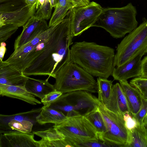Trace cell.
<instances>
[{"label": "cell", "mask_w": 147, "mask_h": 147, "mask_svg": "<svg viewBox=\"0 0 147 147\" xmlns=\"http://www.w3.org/2000/svg\"><path fill=\"white\" fill-rule=\"evenodd\" d=\"M144 119H147V113L146 115L145 116V117Z\"/></svg>", "instance_id": "obj_39"}, {"label": "cell", "mask_w": 147, "mask_h": 147, "mask_svg": "<svg viewBox=\"0 0 147 147\" xmlns=\"http://www.w3.org/2000/svg\"><path fill=\"white\" fill-rule=\"evenodd\" d=\"M128 132V140L126 147H147V131L143 124L138 123L136 126Z\"/></svg>", "instance_id": "obj_20"}, {"label": "cell", "mask_w": 147, "mask_h": 147, "mask_svg": "<svg viewBox=\"0 0 147 147\" xmlns=\"http://www.w3.org/2000/svg\"><path fill=\"white\" fill-rule=\"evenodd\" d=\"M36 5L26 0H0V27L7 24L23 27L35 14Z\"/></svg>", "instance_id": "obj_9"}, {"label": "cell", "mask_w": 147, "mask_h": 147, "mask_svg": "<svg viewBox=\"0 0 147 147\" xmlns=\"http://www.w3.org/2000/svg\"><path fill=\"white\" fill-rule=\"evenodd\" d=\"M63 93L56 89L46 94L41 100V102L45 107H49L53 102L56 101Z\"/></svg>", "instance_id": "obj_29"}, {"label": "cell", "mask_w": 147, "mask_h": 147, "mask_svg": "<svg viewBox=\"0 0 147 147\" xmlns=\"http://www.w3.org/2000/svg\"><path fill=\"white\" fill-rule=\"evenodd\" d=\"M27 76L7 63L0 61V85L24 86Z\"/></svg>", "instance_id": "obj_15"}, {"label": "cell", "mask_w": 147, "mask_h": 147, "mask_svg": "<svg viewBox=\"0 0 147 147\" xmlns=\"http://www.w3.org/2000/svg\"><path fill=\"white\" fill-rule=\"evenodd\" d=\"M98 108L105 122L106 132L99 140L109 147H126L129 138L123 117L108 110L99 101Z\"/></svg>", "instance_id": "obj_8"}, {"label": "cell", "mask_w": 147, "mask_h": 147, "mask_svg": "<svg viewBox=\"0 0 147 147\" xmlns=\"http://www.w3.org/2000/svg\"><path fill=\"white\" fill-rule=\"evenodd\" d=\"M146 53V51H143L121 66L115 67L111 75L114 80L119 81L139 77L141 72V59Z\"/></svg>", "instance_id": "obj_12"}, {"label": "cell", "mask_w": 147, "mask_h": 147, "mask_svg": "<svg viewBox=\"0 0 147 147\" xmlns=\"http://www.w3.org/2000/svg\"><path fill=\"white\" fill-rule=\"evenodd\" d=\"M129 83L140 92L143 98L147 100V79L140 77L134 78Z\"/></svg>", "instance_id": "obj_26"}, {"label": "cell", "mask_w": 147, "mask_h": 147, "mask_svg": "<svg viewBox=\"0 0 147 147\" xmlns=\"http://www.w3.org/2000/svg\"><path fill=\"white\" fill-rule=\"evenodd\" d=\"M21 33L15 40L14 49L24 45L33 36H35L49 28L45 20L35 15L23 26Z\"/></svg>", "instance_id": "obj_11"}, {"label": "cell", "mask_w": 147, "mask_h": 147, "mask_svg": "<svg viewBox=\"0 0 147 147\" xmlns=\"http://www.w3.org/2000/svg\"><path fill=\"white\" fill-rule=\"evenodd\" d=\"M139 77L147 79V56L142 60L141 75Z\"/></svg>", "instance_id": "obj_33"}, {"label": "cell", "mask_w": 147, "mask_h": 147, "mask_svg": "<svg viewBox=\"0 0 147 147\" xmlns=\"http://www.w3.org/2000/svg\"><path fill=\"white\" fill-rule=\"evenodd\" d=\"M19 27L15 25L5 24L0 27V42H5L18 30Z\"/></svg>", "instance_id": "obj_27"}, {"label": "cell", "mask_w": 147, "mask_h": 147, "mask_svg": "<svg viewBox=\"0 0 147 147\" xmlns=\"http://www.w3.org/2000/svg\"><path fill=\"white\" fill-rule=\"evenodd\" d=\"M25 86L29 93L41 100L46 94L56 90L54 85L48 82V78L45 80H42L28 76Z\"/></svg>", "instance_id": "obj_18"}, {"label": "cell", "mask_w": 147, "mask_h": 147, "mask_svg": "<svg viewBox=\"0 0 147 147\" xmlns=\"http://www.w3.org/2000/svg\"><path fill=\"white\" fill-rule=\"evenodd\" d=\"M73 36L71 32L69 12L61 22L57 24L46 41L41 54L23 72L31 76H47L54 78V72L66 57L73 44Z\"/></svg>", "instance_id": "obj_1"}, {"label": "cell", "mask_w": 147, "mask_h": 147, "mask_svg": "<svg viewBox=\"0 0 147 147\" xmlns=\"http://www.w3.org/2000/svg\"><path fill=\"white\" fill-rule=\"evenodd\" d=\"M114 49L93 42H75L70 49L71 60L93 76L108 78L115 67Z\"/></svg>", "instance_id": "obj_2"}, {"label": "cell", "mask_w": 147, "mask_h": 147, "mask_svg": "<svg viewBox=\"0 0 147 147\" xmlns=\"http://www.w3.org/2000/svg\"><path fill=\"white\" fill-rule=\"evenodd\" d=\"M136 7L131 3L121 7L103 8L92 27L102 28L113 38L123 37L138 26Z\"/></svg>", "instance_id": "obj_4"}, {"label": "cell", "mask_w": 147, "mask_h": 147, "mask_svg": "<svg viewBox=\"0 0 147 147\" xmlns=\"http://www.w3.org/2000/svg\"><path fill=\"white\" fill-rule=\"evenodd\" d=\"M53 127L65 136L67 147H76L81 143L99 140L95 128L83 115L68 117Z\"/></svg>", "instance_id": "obj_5"}, {"label": "cell", "mask_w": 147, "mask_h": 147, "mask_svg": "<svg viewBox=\"0 0 147 147\" xmlns=\"http://www.w3.org/2000/svg\"><path fill=\"white\" fill-rule=\"evenodd\" d=\"M54 8V11L49 22V28L62 21L71 9L69 7H62L57 5H56Z\"/></svg>", "instance_id": "obj_23"}, {"label": "cell", "mask_w": 147, "mask_h": 147, "mask_svg": "<svg viewBox=\"0 0 147 147\" xmlns=\"http://www.w3.org/2000/svg\"><path fill=\"white\" fill-rule=\"evenodd\" d=\"M70 51L55 71V88L63 94L81 90L97 92L96 81L92 76L71 60Z\"/></svg>", "instance_id": "obj_3"}, {"label": "cell", "mask_w": 147, "mask_h": 147, "mask_svg": "<svg viewBox=\"0 0 147 147\" xmlns=\"http://www.w3.org/2000/svg\"><path fill=\"white\" fill-rule=\"evenodd\" d=\"M28 3L30 5L33 6L36 5L38 0H26Z\"/></svg>", "instance_id": "obj_36"}, {"label": "cell", "mask_w": 147, "mask_h": 147, "mask_svg": "<svg viewBox=\"0 0 147 147\" xmlns=\"http://www.w3.org/2000/svg\"><path fill=\"white\" fill-rule=\"evenodd\" d=\"M45 1V0H38L36 5V10L38 7L39 5L40 4L41 5H42L44 3Z\"/></svg>", "instance_id": "obj_37"}, {"label": "cell", "mask_w": 147, "mask_h": 147, "mask_svg": "<svg viewBox=\"0 0 147 147\" xmlns=\"http://www.w3.org/2000/svg\"><path fill=\"white\" fill-rule=\"evenodd\" d=\"M84 116L94 127L97 133L98 138L106 132L107 128L106 125L98 110V106L87 112Z\"/></svg>", "instance_id": "obj_22"}, {"label": "cell", "mask_w": 147, "mask_h": 147, "mask_svg": "<svg viewBox=\"0 0 147 147\" xmlns=\"http://www.w3.org/2000/svg\"><path fill=\"white\" fill-rule=\"evenodd\" d=\"M147 49V19L125 36L117 46L114 60L121 66Z\"/></svg>", "instance_id": "obj_7"}, {"label": "cell", "mask_w": 147, "mask_h": 147, "mask_svg": "<svg viewBox=\"0 0 147 147\" xmlns=\"http://www.w3.org/2000/svg\"><path fill=\"white\" fill-rule=\"evenodd\" d=\"M7 51L5 46L0 45V60L3 61L5 53Z\"/></svg>", "instance_id": "obj_35"}, {"label": "cell", "mask_w": 147, "mask_h": 147, "mask_svg": "<svg viewBox=\"0 0 147 147\" xmlns=\"http://www.w3.org/2000/svg\"><path fill=\"white\" fill-rule=\"evenodd\" d=\"M146 53H147V49H146Z\"/></svg>", "instance_id": "obj_40"}, {"label": "cell", "mask_w": 147, "mask_h": 147, "mask_svg": "<svg viewBox=\"0 0 147 147\" xmlns=\"http://www.w3.org/2000/svg\"><path fill=\"white\" fill-rule=\"evenodd\" d=\"M143 125L147 131V119H144L143 122Z\"/></svg>", "instance_id": "obj_38"}, {"label": "cell", "mask_w": 147, "mask_h": 147, "mask_svg": "<svg viewBox=\"0 0 147 147\" xmlns=\"http://www.w3.org/2000/svg\"><path fill=\"white\" fill-rule=\"evenodd\" d=\"M105 106L108 110L123 117L126 113L133 117L119 83L113 85L109 100Z\"/></svg>", "instance_id": "obj_14"}, {"label": "cell", "mask_w": 147, "mask_h": 147, "mask_svg": "<svg viewBox=\"0 0 147 147\" xmlns=\"http://www.w3.org/2000/svg\"><path fill=\"white\" fill-rule=\"evenodd\" d=\"M52 9L50 1L45 2L42 5H39L35 15L42 19L48 20L51 16Z\"/></svg>", "instance_id": "obj_28"}, {"label": "cell", "mask_w": 147, "mask_h": 147, "mask_svg": "<svg viewBox=\"0 0 147 147\" xmlns=\"http://www.w3.org/2000/svg\"><path fill=\"white\" fill-rule=\"evenodd\" d=\"M68 118L62 112L50 107H42L39 114L36 117V121L43 125L47 123L58 125L66 121Z\"/></svg>", "instance_id": "obj_19"}, {"label": "cell", "mask_w": 147, "mask_h": 147, "mask_svg": "<svg viewBox=\"0 0 147 147\" xmlns=\"http://www.w3.org/2000/svg\"><path fill=\"white\" fill-rule=\"evenodd\" d=\"M0 95L22 100L30 104H40L34 95L29 93L24 86L0 85Z\"/></svg>", "instance_id": "obj_16"}, {"label": "cell", "mask_w": 147, "mask_h": 147, "mask_svg": "<svg viewBox=\"0 0 147 147\" xmlns=\"http://www.w3.org/2000/svg\"><path fill=\"white\" fill-rule=\"evenodd\" d=\"M123 119L125 126L128 131L133 129L137 124L136 119L129 114H125L123 116Z\"/></svg>", "instance_id": "obj_31"}, {"label": "cell", "mask_w": 147, "mask_h": 147, "mask_svg": "<svg viewBox=\"0 0 147 147\" xmlns=\"http://www.w3.org/2000/svg\"><path fill=\"white\" fill-rule=\"evenodd\" d=\"M8 125L13 130L24 133L30 132L33 127L31 122L25 120L12 119L8 122Z\"/></svg>", "instance_id": "obj_25"}, {"label": "cell", "mask_w": 147, "mask_h": 147, "mask_svg": "<svg viewBox=\"0 0 147 147\" xmlns=\"http://www.w3.org/2000/svg\"><path fill=\"white\" fill-rule=\"evenodd\" d=\"M94 141L81 143L78 144L76 147H109L105 143L100 141Z\"/></svg>", "instance_id": "obj_32"}, {"label": "cell", "mask_w": 147, "mask_h": 147, "mask_svg": "<svg viewBox=\"0 0 147 147\" xmlns=\"http://www.w3.org/2000/svg\"><path fill=\"white\" fill-rule=\"evenodd\" d=\"M102 9L100 4L94 1L86 5L71 8L69 10L70 25L73 37L80 35L92 27Z\"/></svg>", "instance_id": "obj_10"}, {"label": "cell", "mask_w": 147, "mask_h": 147, "mask_svg": "<svg viewBox=\"0 0 147 147\" xmlns=\"http://www.w3.org/2000/svg\"><path fill=\"white\" fill-rule=\"evenodd\" d=\"M107 79L98 77L96 81L98 99L104 106L109 101L113 85L112 81Z\"/></svg>", "instance_id": "obj_21"}, {"label": "cell", "mask_w": 147, "mask_h": 147, "mask_svg": "<svg viewBox=\"0 0 147 147\" xmlns=\"http://www.w3.org/2000/svg\"><path fill=\"white\" fill-rule=\"evenodd\" d=\"M133 117L140 110L142 96L139 91L129 83L127 80L119 81Z\"/></svg>", "instance_id": "obj_17"}, {"label": "cell", "mask_w": 147, "mask_h": 147, "mask_svg": "<svg viewBox=\"0 0 147 147\" xmlns=\"http://www.w3.org/2000/svg\"><path fill=\"white\" fill-rule=\"evenodd\" d=\"M143 98V97H142ZM147 113V100L142 99V107L138 113L134 117L139 124H143L144 119Z\"/></svg>", "instance_id": "obj_30"}, {"label": "cell", "mask_w": 147, "mask_h": 147, "mask_svg": "<svg viewBox=\"0 0 147 147\" xmlns=\"http://www.w3.org/2000/svg\"><path fill=\"white\" fill-rule=\"evenodd\" d=\"M34 134L42 139L50 141L63 140L65 136L55 128H51L47 130L33 132Z\"/></svg>", "instance_id": "obj_24"}, {"label": "cell", "mask_w": 147, "mask_h": 147, "mask_svg": "<svg viewBox=\"0 0 147 147\" xmlns=\"http://www.w3.org/2000/svg\"><path fill=\"white\" fill-rule=\"evenodd\" d=\"M34 134L33 132H5L1 136L0 146L4 144L5 147H39L38 141L34 139Z\"/></svg>", "instance_id": "obj_13"}, {"label": "cell", "mask_w": 147, "mask_h": 147, "mask_svg": "<svg viewBox=\"0 0 147 147\" xmlns=\"http://www.w3.org/2000/svg\"><path fill=\"white\" fill-rule=\"evenodd\" d=\"M92 94L82 90L63 94L49 107L62 112L68 118L84 115L98 106L99 101Z\"/></svg>", "instance_id": "obj_6"}, {"label": "cell", "mask_w": 147, "mask_h": 147, "mask_svg": "<svg viewBox=\"0 0 147 147\" xmlns=\"http://www.w3.org/2000/svg\"><path fill=\"white\" fill-rule=\"evenodd\" d=\"M73 7L86 5L90 3V0H69Z\"/></svg>", "instance_id": "obj_34"}]
</instances>
